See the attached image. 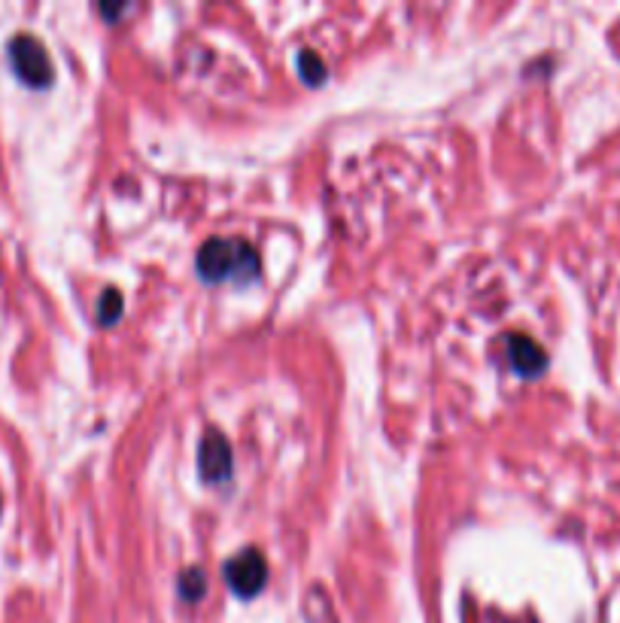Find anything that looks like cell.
<instances>
[{"instance_id":"obj_6","label":"cell","mask_w":620,"mask_h":623,"mask_svg":"<svg viewBox=\"0 0 620 623\" xmlns=\"http://www.w3.org/2000/svg\"><path fill=\"white\" fill-rule=\"evenodd\" d=\"M119 310H122L119 292H116V289H107L104 298H101V304H98V320H101L104 326H110L113 320H119Z\"/></svg>"},{"instance_id":"obj_2","label":"cell","mask_w":620,"mask_h":623,"mask_svg":"<svg viewBox=\"0 0 620 623\" xmlns=\"http://www.w3.org/2000/svg\"><path fill=\"white\" fill-rule=\"evenodd\" d=\"M10 61H13V70L19 73L22 83L34 86V89H43L52 83V61L34 37H28V34L16 37L10 43Z\"/></svg>"},{"instance_id":"obj_8","label":"cell","mask_w":620,"mask_h":623,"mask_svg":"<svg viewBox=\"0 0 620 623\" xmlns=\"http://www.w3.org/2000/svg\"><path fill=\"white\" fill-rule=\"evenodd\" d=\"M183 593L189 596V599H198L201 593H204V575L198 572V569H192V572H186L183 578Z\"/></svg>"},{"instance_id":"obj_1","label":"cell","mask_w":620,"mask_h":623,"mask_svg":"<svg viewBox=\"0 0 620 623\" xmlns=\"http://www.w3.org/2000/svg\"><path fill=\"white\" fill-rule=\"evenodd\" d=\"M198 274L210 283H222V280H235V283H247L259 274V259L256 253L241 244V241H207L198 253Z\"/></svg>"},{"instance_id":"obj_3","label":"cell","mask_w":620,"mask_h":623,"mask_svg":"<svg viewBox=\"0 0 620 623\" xmlns=\"http://www.w3.org/2000/svg\"><path fill=\"white\" fill-rule=\"evenodd\" d=\"M265 578H268V566H265L262 554L253 551V548L238 554L225 566V581L231 584V590H235L238 596H247V599L262 590Z\"/></svg>"},{"instance_id":"obj_5","label":"cell","mask_w":620,"mask_h":623,"mask_svg":"<svg viewBox=\"0 0 620 623\" xmlns=\"http://www.w3.org/2000/svg\"><path fill=\"white\" fill-rule=\"evenodd\" d=\"M508 362H511V368H514L517 374H523V377H535V374L545 371L548 356H545V350H541L535 341L514 335V338L508 341Z\"/></svg>"},{"instance_id":"obj_4","label":"cell","mask_w":620,"mask_h":623,"mask_svg":"<svg viewBox=\"0 0 620 623\" xmlns=\"http://www.w3.org/2000/svg\"><path fill=\"white\" fill-rule=\"evenodd\" d=\"M201 475L213 484L231 475V447L222 435H207L201 444Z\"/></svg>"},{"instance_id":"obj_7","label":"cell","mask_w":620,"mask_h":623,"mask_svg":"<svg viewBox=\"0 0 620 623\" xmlns=\"http://www.w3.org/2000/svg\"><path fill=\"white\" fill-rule=\"evenodd\" d=\"M298 67H301V76H304V80L307 83H323L326 80V67H323V61L317 58V55H301V61H298Z\"/></svg>"}]
</instances>
